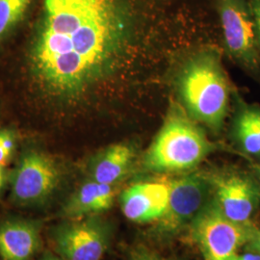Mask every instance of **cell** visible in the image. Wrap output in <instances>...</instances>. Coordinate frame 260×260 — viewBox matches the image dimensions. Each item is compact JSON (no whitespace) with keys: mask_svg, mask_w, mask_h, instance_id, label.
<instances>
[{"mask_svg":"<svg viewBox=\"0 0 260 260\" xmlns=\"http://www.w3.org/2000/svg\"><path fill=\"white\" fill-rule=\"evenodd\" d=\"M42 247L41 223L22 218L0 221V258L31 260Z\"/></svg>","mask_w":260,"mask_h":260,"instance_id":"8fae6325","label":"cell"},{"mask_svg":"<svg viewBox=\"0 0 260 260\" xmlns=\"http://www.w3.org/2000/svg\"><path fill=\"white\" fill-rule=\"evenodd\" d=\"M251 14L255 22L256 26V32H257V37H258V43L260 46V0H251Z\"/></svg>","mask_w":260,"mask_h":260,"instance_id":"e0dca14e","label":"cell"},{"mask_svg":"<svg viewBox=\"0 0 260 260\" xmlns=\"http://www.w3.org/2000/svg\"><path fill=\"white\" fill-rule=\"evenodd\" d=\"M38 260H64L61 256H59L58 254H54L51 252H46L44 253L40 258Z\"/></svg>","mask_w":260,"mask_h":260,"instance_id":"44dd1931","label":"cell"},{"mask_svg":"<svg viewBox=\"0 0 260 260\" xmlns=\"http://www.w3.org/2000/svg\"><path fill=\"white\" fill-rule=\"evenodd\" d=\"M5 184V172H4V166L0 164V194L3 190V187Z\"/></svg>","mask_w":260,"mask_h":260,"instance_id":"7402d4cb","label":"cell"},{"mask_svg":"<svg viewBox=\"0 0 260 260\" xmlns=\"http://www.w3.org/2000/svg\"><path fill=\"white\" fill-rule=\"evenodd\" d=\"M249 244L251 245V248L254 251L260 252V231H255L253 233V236L251 239V241L249 242Z\"/></svg>","mask_w":260,"mask_h":260,"instance_id":"ac0fdd59","label":"cell"},{"mask_svg":"<svg viewBox=\"0 0 260 260\" xmlns=\"http://www.w3.org/2000/svg\"><path fill=\"white\" fill-rule=\"evenodd\" d=\"M213 149L205 131L180 106H173L144 157L154 173H177L198 166Z\"/></svg>","mask_w":260,"mask_h":260,"instance_id":"3957f363","label":"cell"},{"mask_svg":"<svg viewBox=\"0 0 260 260\" xmlns=\"http://www.w3.org/2000/svg\"><path fill=\"white\" fill-rule=\"evenodd\" d=\"M231 260H260V255L253 254V253H244V254L236 253Z\"/></svg>","mask_w":260,"mask_h":260,"instance_id":"d6986e66","label":"cell"},{"mask_svg":"<svg viewBox=\"0 0 260 260\" xmlns=\"http://www.w3.org/2000/svg\"><path fill=\"white\" fill-rule=\"evenodd\" d=\"M111 238V225L100 214L67 219L50 231L56 253L64 260H102Z\"/></svg>","mask_w":260,"mask_h":260,"instance_id":"5b68a950","label":"cell"},{"mask_svg":"<svg viewBox=\"0 0 260 260\" xmlns=\"http://www.w3.org/2000/svg\"><path fill=\"white\" fill-rule=\"evenodd\" d=\"M12 153L13 152L4 149L3 147H0V164L5 166V164L8 162V160L12 156Z\"/></svg>","mask_w":260,"mask_h":260,"instance_id":"ffe728a7","label":"cell"},{"mask_svg":"<svg viewBox=\"0 0 260 260\" xmlns=\"http://www.w3.org/2000/svg\"><path fill=\"white\" fill-rule=\"evenodd\" d=\"M257 171H258V175L260 176V167L257 168Z\"/></svg>","mask_w":260,"mask_h":260,"instance_id":"cb8c5ba5","label":"cell"},{"mask_svg":"<svg viewBox=\"0 0 260 260\" xmlns=\"http://www.w3.org/2000/svg\"><path fill=\"white\" fill-rule=\"evenodd\" d=\"M61 171L55 160L37 149H28L11 175L12 200L20 205L45 204L55 193Z\"/></svg>","mask_w":260,"mask_h":260,"instance_id":"8992f818","label":"cell"},{"mask_svg":"<svg viewBox=\"0 0 260 260\" xmlns=\"http://www.w3.org/2000/svg\"><path fill=\"white\" fill-rule=\"evenodd\" d=\"M213 199L229 219L251 223L259 203V192L250 177L240 173H226L211 177Z\"/></svg>","mask_w":260,"mask_h":260,"instance_id":"9c48e42d","label":"cell"},{"mask_svg":"<svg viewBox=\"0 0 260 260\" xmlns=\"http://www.w3.org/2000/svg\"><path fill=\"white\" fill-rule=\"evenodd\" d=\"M115 196V185L86 182L67 201L62 214L67 219H76L103 213L113 206Z\"/></svg>","mask_w":260,"mask_h":260,"instance_id":"7c38bea8","label":"cell"},{"mask_svg":"<svg viewBox=\"0 0 260 260\" xmlns=\"http://www.w3.org/2000/svg\"><path fill=\"white\" fill-rule=\"evenodd\" d=\"M130 260H174L167 257H163L155 252L147 251V250H139L133 253Z\"/></svg>","mask_w":260,"mask_h":260,"instance_id":"2e32d148","label":"cell"},{"mask_svg":"<svg viewBox=\"0 0 260 260\" xmlns=\"http://www.w3.org/2000/svg\"><path fill=\"white\" fill-rule=\"evenodd\" d=\"M233 134L245 152L260 155V108L242 105L234 120Z\"/></svg>","mask_w":260,"mask_h":260,"instance_id":"5bb4252c","label":"cell"},{"mask_svg":"<svg viewBox=\"0 0 260 260\" xmlns=\"http://www.w3.org/2000/svg\"><path fill=\"white\" fill-rule=\"evenodd\" d=\"M170 199L169 181L141 182L126 188L120 197L123 215L135 223H149L161 219Z\"/></svg>","mask_w":260,"mask_h":260,"instance_id":"30bf717a","label":"cell"},{"mask_svg":"<svg viewBox=\"0 0 260 260\" xmlns=\"http://www.w3.org/2000/svg\"><path fill=\"white\" fill-rule=\"evenodd\" d=\"M224 45L233 58L248 69L258 65L259 45L250 4L245 0H220Z\"/></svg>","mask_w":260,"mask_h":260,"instance_id":"ba28073f","label":"cell"},{"mask_svg":"<svg viewBox=\"0 0 260 260\" xmlns=\"http://www.w3.org/2000/svg\"><path fill=\"white\" fill-rule=\"evenodd\" d=\"M8 134V130H3V131H0V147L3 145L4 143V140L6 138Z\"/></svg>","mask_w":260,"mask_h":260,"instance_id":"603a6c76","label":"cell"},{"mask_svg":"<svg viewBox=\"0 0 260 260\" xmlns=\"http://www.w3.org/2000/svg\"><path fill=\"white\" fill-rule=\"evenodd\" d=\"M133 19L129 0H44L27 55L39 91L59 102L83 96L118 64Z\"/></svg>","mask_w":260,"mask_h":260,"instance_id":"6da1fadb","label":"cell"},{"mask_svg":"<svg viewBox=\"0 0 260 260\" xmlns=\"http://www.w3.org/2000/svg\"><path fill=\"white\" fill-rule=\"evenodd\" d=\"M177 89L186 113L215 132L223 127L230 103V83L220 56L202 51L180 71Z\"/></svg>","mask_w":260,"mask_h":260,"instance_id":"7a4b0ae2","label":"cell"},{"mask_svg":"<svg viewBox=\"0 0 260 260\" xmlns=\"http://www.w3.org/2000/svg\"><path fill=\"white\" fill-rule=\"evenodd\" d=\"M134 159V150L126 144H115L96 157L92 167L93 180L115 185L124 177Z\"/></svg>","mask_w":260,"mask_h":260,"instance_id":"4fadbf2b","label":"cell"},{"mask_svg":"<svg viewBox=\"0 0 260 260\" xmlns=\"http://www.w3.org/2000/svg\"><path fill=\"white\" fill-rule=\"evenodd\" d=\"M213 196L211 177L190 174L170 180V199L165 214L158 220L162 233H177L190 225Z\"/></svg>","mask_w":260,"mask_h":260,"instance_id":"52a82bcc","label":"cell"},{"mask_svg":"<svg viewBox=\"0 0 260 260\" xmlns=\"http://www.w3.org/2000/svg\"><path fill=\"white\" fill-rule=\"evenodd\" d=\"M189 230L205 260L232 259L242 246L249 244L256 231L251 223H237L229 219L213 196L190 223Z\"/></svg>","mask_w":260,"mask_h":260,"instance_id":"277c9868","label":"cell"},{"mask_svg":"<svg viewBox=\"0 0 260 260\" xmlns=\"http://www.w3.org/2000/svg\"><path fill=\"white\" fill-rule=\"evenodd\" d=\"M32 0H0V39L22 20Z\"/></svg>","mask_w":260,"mask_h":260,"instance_id":"9a60e30c","label":"cell"}]
</instances>
